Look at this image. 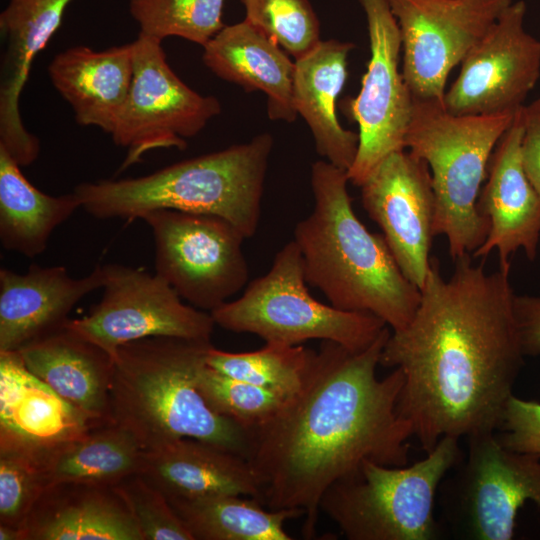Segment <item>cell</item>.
I'll use <instances>...</instances> for the list:
<instances>
[{
	"instance_id": "6da1fadb",
	"label": "cell",
	"mask_w": 540,
	"mask_h": 540,
	"mask_svg": "<svg viewBox=\"0 0 540 540\" xmlns=\"http://www.w3.org/2000/svg\"><path fill=\"white\" fill-rule=\"evenodd\" d=\"M509 274L488 273L468 254L445 279L432 258L412 320L391 330L382 349L380 366L404 375L397 409L425 453L443 437L501 424L525 356Z\"/></svg>"
},
{
	"instance_id": "7a4b0ae2",
	"label": "cell",
	"mask_w": 540,
	"mask_h": 540,
	"mask_svg": "<svg viewBox=\"0 0 540 540\" xmlns=\"http://www.w3.org/2000/svg\"><path fill=\"white\" fill-rule=\"evenodd\" d=\"M384 328L362 350L322 341L305 379L268 422L248 433L246 458L259 476L268 509L304 511L302 532L316 533L327 489L363 462L401 467L409 462L413 429L398 411L404 375L378 378Z\"/></svg>"
},
{
	"instance_id": "3957f363",
	"label": "cell",
	"mask_w": 540,
	"mask_h": 540,
	"mask_svg": "<svg viewBox=\"0 0 540 540\" xmlns=\"http://www.w3.org/2000/svg\"><path fill=\"white\" fill-rule=\"evenodd\" d=\"M314 207L294 228L305 279L330 305L370 313L392 331L406 327L421 299L403 274L383 235L358 219L347 190V171L326 160L311 167Z\"/></svg>"
},
{
	"instance_id": "277c9868",
	"label": "cell",
	"mask_w": 540,
	"mask_h": 540,
	"mask_svg": "<svg viewBox=\"0 0 540 540\" xmlns=\"http://www.w3.org/2000/svg\"><path fill=\"white\" fill-rule=\"evenodd\" d=\"M211 341L150 337L126 343L114 356L112 422L153 451L194 438L246 458L245 429L211 408L197 385Z\"/></svg>"
},
{
	"instance_id": "5b68a950",
	"label": "cell",
	"mask_w": 540,
	"mask_h": 540,
	"mask_svg": "<svg viewBox=\"0 0 540 540\" xmlns=\"http://www.w3.org/2000/svg\"><path fill=\"white\" fill-rule=\"evenodd\" d=\"M273 138L250 141L186 159L148 175L78 184L81 208L99 219H141L158 209L211 214L247 238L258 227Z\"/></svg>"
},
{
	"instance_id": "8992f818",
	"label": "cell",
	"mask_w": 540,
	"mask_h": 540,
	"mask_svg": "<svg viewBox=\"0 0 540 540\" xmlns=\"http://www.w3.org/2000/svg\"><path fill=\"white\" fill-rule=\"evenodd\" d=\"M516 113L454 115L442 100L414 98L405 149L430 168L434 235L446 236L454 261L472 255L487 237L489 223L477 202L490 157Z\"/></svg>"
},
{
	"instance_id": "52a82bcc",
	"label": "cell",
	"mask_w": 540,
	"mask_h": 540,
	"mask_svg": "<svg viewBox=\"0 0 540 540\" xmlns=\"http://www.w3.org/2000/svg\"><path fill=\"white\" fill-rule=\"evenodd\" d=\"M462 459L459 439L443 437L412 465L365 461L324 493L320 510L349 540H434L442 535L434 516L440 485Z\"/></svg>"
},
{
	"instance_id": "ba28073f",
	"label": "cell",
	"mask_w": 540,
	"mask_h": 540,
	"mask_svg": "<svg viewBox=\"0 0 540 540\" xmlns=\"http://www.w3.org/2000/svg\"><path fill=\"white\" fill-rule=\"evenodd\" d=\"M296 243L285 244L270 270L251 281L241 296L210 312L216 325L236 333H251L266 343L300 345L311 340L333 341L351 350L372 344L388 327L377 316L338 309L309 293Z\"/></svg>"
},
{
	"instance_id": "9c48e42d",
	"label": "cell",
	"mask_w": 540,
	"mask_h": 540,
	"mask_svg": "<svg viewBox=\"0 0 540 540\" xmlns=\"http://www.w3.org/2000/svg\"><path fill=\"white\" fill-rule=\"evenodd\" d=\"M143 219L155 245V273L188 304L212 312L245 287L244 234L211 214L158 209Z\"/></svg>"
},
{
	"instance_id": "30bf717a",
	"label": "cell",
	"mask_w": 540,
	"mask_h": 540,
	"mask_svg": "<svg viewBox=\"0 0 540 540\" xmlns=\"http://www.w3.org/2000/svg\"><path fill=\"white\" fill-rule=\"evenodd\" d=\"M467 443L466 458L440 485L447 521L464 539H513L519 509L527 501L540 507V458L507 449L496 432Z\"/></svg>"
},
{
	"instance_id": "8fae6325",
	"label": "cell",
	"mask_w": 540,
	"mask_h": 540,
	"mask_svg": "<svg viewBox=\"0 0 540 540\" xmlns=\"http://www.w3.org/2000/svg\"><path fill=\"white\" fill-rule=\"evenodd\" d=\"M161 41L138 35L133 41V78L111 134L127 150L124 170L156 149L184 150L186 138L201 132L221 112L220 101L187 86L169 66Z\"/></svg>"
},
{
	"instance_id": "7c38bea8",
	"label": "cell",
	"mask_w": 540,
	"mask_h": 540,
	"mask_svg": "<svg viewBox=\"0 0 540 540\" xmlns=\"http://www.w3.org/2000/svg\"><path fill=\"white\" fill-rule=\"evenodd\" d=\"M103 295L90 313L68 326L113 358L129 342L150 337L211 341L216 325L210 312L184 303L159 275L106 264Z\"/></svg>"
},
{
	"instance_id": "4fadbf2b",
	"label": "cell",
	"mask_w": 540,
	"mask_h": 540,
	"mask_svg": "<svg viewBox=\"0 0 540 540\" xmlns=\"http://www.w3.org/2000/svg\"><path fill=\"white\" fill-rule=\"evenodd\" d=\"M358 1L366 15L370 59L358 95L348 101L359 146L347 176L360 187L387 156L405 149L414 96L399 69L402 41L388 0Z\"/></svg>"
},
{
	"instance_id": "5bb4252c",
	"label": "cell",
	"mask_w": 540,
	"mask_h": 540,
	"mask_svg": "<svg viewBox=\"0 0 540 540\" xmlns=\"http://www.w3.org/2000/svg\"><path fill=\"white\" fill-rule=\"evenodd\" d=\"M512 0H388L401 35L402 74L417 99L443 101L452 69Z\"/></svg>"
},
{
	"instance_id": "9a60e30c",
	"label": "cell",
	"mask_w": 540,
	"mask_h": 540,
	"mask_svg": "<svg viewBox=\"0 0 540 540\" xmlns=\"http://www.w3.org/2000/svg\"><path fill=\"white\" fill-rule=\"evenodd\" d=\"M526 3L512 2L466 54L443 104L454 115L516 113L540 77V40L524 28Z\"/></svg>"
},
{
	"instance_id": "2e32d148",
	"label": "cell",
	"mask_w": 540,
	"mask_h": 540,
	"mask_svg": "<svg viewBox=\"0 0 540 540\" xmlns=\"http://www.w3.org/2000/svg\"><path fill=\"white\" fill-rule=\"evenodd\" d=\"M361 201L377 223L405 277L421 290L431 269L435 195L427 162L403 149L387 156L360 186Z\"/></svg>"
},
{
	"instance_id": "e0dca14e",
	"label": "cell",
	"mask_w": 540,
	"mask_h": 540,
	"mask_svg": "<svg viewBox=\"0 0 540 540\" xmlns=\"http://www.w3.org/2000/svg\"><path fill=\"white\" fill-rule=\"evenodd\" d=\"M72 0H9L0 14L5 48L0 65V148L20 166L40 152L39 139L24 126L19 102L36 56L59 28Z\"/></svg>"
},
{
	"instance_id": "ac0fdd59",
	"label": "cell",
	"mask_w": 540,
	"mask_h": 540,
	"mask_svg": "<svg viewBox=\"0 0 540 540\" xmlns=\"http://www.w3.org/2000/svg\"><path fill=\"white\" fill-rule=\"evenodd\" d=\"M520 109L490 157L477 202L489 230L472 257H487L497 250L500 267H510V257L518 249L534 260L540 237V195L529 181L521 159Z\"/></svg>"
},
{
	"instance_id": "d6986e66",
	"label": "cell",
	"mask_w": 540,
	"mask_h": 540,
	"mask_svg": "<svg viewBox=\"0 0 540 540\" xmlns=\"http://www.w3.org/2000/svg\"><path fill=\"white\" fill-rule=\"evenodd\" d=\"M16 352L30 374L90 424L113 423L114 359L67 322Z\"/></svg>"
},
{
	"instance_id": "ffe728a7",
	"label": "cell",
	"mask_w": 540,
	"mask_h": 540,
	"mask_svg": "<svg viewBox=\"0 0 540 540\" xmlns=\"http://www.w3.org/2000/svg\"><path fill=\"white\" fill-rule=\"evenodd\" d=\"M103 283L102 266L82 278L63 266L34 264L25 274L1 268L0 352H16L64 325L72 308Z\"/></svg>"
},
{
	"instance_id": "44dd1931",
	"label": "cell",
	"mask_w": 540,
	"mask_h": 540,
	"mask_svg": "<svg viewBox=\"0 0 540 540\" xmlns=\"http://www.w3.org/2000/svg\"><path fill=\"white\" fill-rule=\"evenodd\" d=\"M21 529L24 540H143L117 488L92 483L49 485Z\"/></svg>"
},
{
	"instance_id": "7402d4cb",
	"label": "cell",
	"mask_w": 540,
	"mask_h": 540,
	"mask_svg": "<svg viewBox=\"0 0 540 540\" xmlns=\"http://www.w3.org/2000/svg\"><path fill=\"white\" fill-rule=\"evenodd\" d=\"M138 474L167 499L234 494L262 503L261 482L247 458L194 438H182L153 451L143 450Z\"/></svg>"
},
{
	"instance_id": "603a6c76",
	"label": "cell",
	"mask_w": 540,
	"mask_h": 540,
	"mask_svg": "<svg viewBox=\"0 0 540 540\" xmlns=\"http://www.w3.org/2000/svg\"><path fill=\"white\" fill-rule=\"evenodd\" d=\"M133 57V42L102 51L74 46L53 57L49 78L77 124L112 134L131 87Z\"/></svg>"
},
{
	"instance_id": "cb8c5ba5",
	"label": "cell",
	"mask_w": 540,
	"mask_h": 540,
	"mask_svg": "<svg viewBox=\"0 0 540 540\" xmlns=\"http://www.w3.org/2000/svg\"><path fill=\"white\" fill-rule=\"evenodd\" d=\"M271 37L246 19L224 26L204 47L202 60L219 78L246 92L261 91L267 97L272 120L293 122L295 61Z\"/></svg>"
},
{
	"instance_id": "d4e9b609",
	"label": "cell",
	"mask_w": 540,
	"mask_h": 540,
	"mask_svg": "<svg viewBox=\"0 0 540 540\" xmlns=\"http://www.w3.org/2000/svg\"><path fill=\"white\" fill-rule=\"evenodd\" d=\"M352 42L320 41L295 61L293 103L307 123L317 153L327 162L348 171L358 151L359 135L343 128L336 114V100L347 79Z\"/></svg>"
},
{
	"instance_id": "484cf974",
	"label": "cell",
	"mask_w": 540,
	"mask_h": 540,
	"mask_svg": "<svg viewBox=\"0 0 540 540\" xmlns=\"http://www.w3.org/2000/svg\"><path fill=\"white\" fill-rule=\"evenodd\" d=\"M40 452L49 485L77 482L115 486L139 473L143 454L135 437L115 423L90 426L40 443Z\"/></svg>"
},
{
	"instance_id": "4316f807",
	"label": "cell",
	"mask_w": 540,
	"mask_h": 540,
	"mask_svg": "<svg viewBox=\"0 0 540 540\" xmlns=\"http://www.w3.org/2000/svg\"><path fill=\"white\" fill-rule=\"evenodd\" d=\"M78 208L74 192L51 196L33 186L0 148V241L3 248L32 258L47 247L53 231Z\"/></svg>"
},
{
	"instance_id": "83f0119b",
	"label": "cell",
	"mask_w": 540,
	"mask_h": 540,
	"mask_svg": "<svg viewBox=\"0 0 540 540\" xmlns=\"http://www.w3.org/2000/svg\"><path fill=\"white\" fill-rule=\"evenodd\" d=\"M168 501L194 540H292L284 525L304 516L301 509L266 510L256 498L234 494Z\"/></svg>"
},
{
	"instance_id": "f1b7e54d",
	"label": "cell",
	"mask_w": 540,
	"mask_h": 540,
	"mask_svg": "<svg viewBox=\"0 0 540 540\" xmlns=\"http://www.w3.org/2000/svg\"><path fill=\"white\" fill-rule=\"evenodd\" d=\"M313 350L301 345L266 343L252 352L231 353L210 347L207 364L216 371L291 396L301 387Z\"/></svg>"
},
{
	"instance_id": "f546056e",
	"label": "cell",
	"mask_w": 540,
	"mask_h": 540,
	"mask_svg": "<svg viewBox=\"0 0 540 540\" xmlns=\"http://www.w3.org/2000/svg\"><path fill=\"white\" fill-rule=\"evenodd\" d=\"M48 486L40 442L1 428L0 524L21 528Z\"/></svg>"
},
{
	"instance_id": "4dcf8cb0",
	"label": "cell",
	"mask_w": 540,
	"mask_h": 540,
	"mask_svg": "<svg viewBox=\"0 0 540 540\" xmlns=\"http://www.w3.org/2000/svg\"><path fill=\"white\" fill-rule=\"evenodd\" d=\"M225 0H129L139 34L161 41L175 36L205 46L225 25Z\"/></svg>"
},
{
	"instance_id": "1f68e13d",
	"label": "cell",
	"mask_w": 540,
	"mask_h": 540,
	"mask_svg": "<svg viewBox=\"0 0 540 540\" xmlns=\"http://www.w3.org/2000/svg\"><path fill=\"white\" fill-rule=\"evenodd\" d=\"M197 385L213 410L231 419L247 434L268 422L289 396L222 374L206 363Z\"/></svg>"
},
{
	"instance_id": "d6a6232c",
	"label": "cell",
	"mask_w": 540,
	"mask_h": 540,
	"mask_svg": "<svg viewBox=\"0 0 540 540\" xmlns=\"http://www.w3.org/2000/svg\"><path fill=\"white\" fill-rule=\"evenodd\" d=\"M241 1L245 19L275 40L294 60L321 41L319 20L309 0Z\"/></svg>"
},
{
	"instance_id": "836d02e7",
	"label": "cell",
	"mask_w": 540,
	"mask_h": 540,
	"mask_svg": "<svg viewBox=\"0 0 540 540\" xmlns=\"http://www.w3.org/2000/svg\"><path fill=\"white\" fill-rule=\"evenodd\" d=\"M143 540H194L163 492L140 474L117 485Z\"/></svg>"
},
{
	"instance_id": "e575fe53",
	"label": "cell",
	"mask_w": 540,
	"mask_h": 540,
	"mask_svg": "<svg viewBox=\"0 0 540 540\" xmlns=\"http://www.w3.org/2000/svg\"><path fill=\"white\" fill-rule=\"evenodd\" d=\"M498 431L496 436L507 449L540 458V403L512 394Z\"/></svg>"
},
{
	"instance_id": "d590c367",
	"label": "cell",
	"mask_w": 540,
	"mask_h": 540,
	"mask_svg": "<svg viewBox=\"0 0 540 540\" xmlns=\"http://www.w3.org/2000/svg\"><path fill=\"white\" fill-rule=\"evenodd\" d=\"M521 159L524 171L540 195V97L520 109Z\"/></svg>"
},
{
	"instance_id": "8d00e7d4",
	"label": "cell",
	"mask_w": 540,
	"mask_h": 540,
	"mask_svg": "<svg viewBox=\"0 0 540 540\" xmlns=\"http://www.w3.org/2000/svg\"><path fill=\"white\" fill-rule=\"evenodd\" d=\"M514 309L524 355H540V296L515 295Z\"/></svg>"
},
{
	"instance_id": "74e56055",
	"label": "cell",
	"mask_w": 540,
	"mask_h": 540,
	"mask_svg": "<svg viewBox=\"0 0 540 540\" xmlns=\"http://www.w3.org/2000/svg\"><path fill=\"white\" fill-rule=\"evenodd\" d=\"M0 540H24L22 529L0 524Z\"/></svg>"
}]
</instances>
